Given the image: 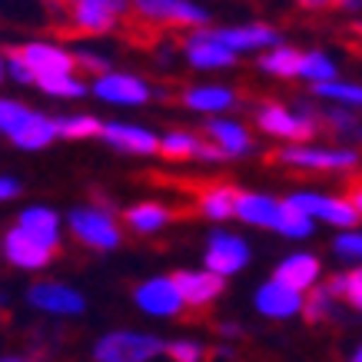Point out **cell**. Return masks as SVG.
Instances as JSON below:
<instances>
[{
  "instance_id": "cell-1",
  "label": "cell",
  "mask_w": 362,
  "mask_h": 362,
  "mask_svg": "<svg viewBox=\"0 0 362 362\" xmlns=\"http://www.w3.org/2000/svg\"><path fill=\"white\" fill-rule=\"evenodd\" d=\"M166 346L153 336H140V332H110L107 339L97 342V359L103 362H143L153 359L156 352H163Z\"/></svg>"
},
{
  "instance_id": "cell-2",
  "label": "cell",
  "mask_w": 362,
  "mask_h": 362,
  "mask_svg": "<svg viewBox=\"0 0 362 362\" xmlns=\"http://www.w3.org/2000/svg\"><path fill=\"white\" fill-rule=\"evenodd\" d=\"M70 230L93 250H113L120 243V230L113 226L110 213H103V209H77L70 216Z\"/></svg>"
},
{
  "instance_id": "cell-3",
  "label": "cell",
  "mask_w": 362,
  "mask_h": 362,
  "mask_svg": "<svg viewBox=\"0 0 362 362\" xmlns=\"http://www.w3.org/2000/svg\"><path fill=\"white\" fill-rule=\"evenodd\" d=\"M133 7L156 21L160 27H189V23H206V11L189 4V0H133Z\"/></svg>"
},
{
  "instance_id": "cell-4",
  "label": "cell",
  "mask_w": 362,
  "mask_h": 362,
  "mask_svg": "<svg viewBox=\"0 0 362 362\" xmlns=\"http://www.w3.org/2000/svg\"><path fill=\"white\" fill-rule=\"evenodd\" d=\"M7 57L21 60L33 70V77H44V74H70L77 66V57H66L64 50L47 44H27V47H13L7 50Z\"/></svg>"
},
{
  "instance_id": "cell-5",
  "label": "cell",
  "mask_w": 362,
  "mask_h": 362,
  "mask_svg": "<svg viewBox=\"0 0 362 362\" xmlns=\"http://www.w3.org/2000/svg\"><path fill=\"white\" fill-rule=\"evenodd\" d=\"M4 250H7V259H11V263L27 266V269H40V266L50 263V252H54V246H47V243H40L37 236H30L23 226H17V230L7 233Z\"/></svg>"
},
{
  "instance_id": "cell-6",
  "label": "cell",
  "mask_w": 362,
  "mask_h": 362,
  "mask_svg": "<svg viewBox=\"0 0 362 362\" xmlns=\"http://www.w3.org/2000/svg\"><path fill=\"white\" fill-rule=\"evenodd\" d=\"M250 259V250H246V243L240 236H226V233H216L213 240H209V250H206V266L213 273L220 276H230L236 269H243Z\"/></svg>"
},
{
  "instance_id": "cell-7",
  "label": "cell",
  "mask_w": 362,
  "mask_h": 362,
  "mask_svg": "<svg viewBox=\"0 0 362 362\" xmlns=\"http://www.w3.org/2000/svg\"><path fill=\"white\" fill-rule=\"evenodd\" d=\"M136 303L153 316H176L180 306H183V296H180L173 279H150V283H143L136 289Z\"/></svg>"
},
{
  "instance_id": "cell-8",
  "label": "cell",
  "mask_w": 362,
  "mask_h": 362,
  "mask_svg": "<svg viewBox=\"0 0 362 362\" xmlns=\"http://www.w3.org/2000/svg\"><path fill=\"white\" fill-rule=\"evenodd\" d=\"M273 160L293 166H309V170H342V166H356V153L349 150H306V146H289Z\"/></svg>"
},
{
  "instance_id": "cell-9",
  "label": "cell",
  "mask_w": 362,
  "mask_h": 362,
  "mask_svg": "<svg viewBox=\"0 0 362 362\" xmlns=\"http://www.w3.org/2000/svg\"><path fill=\"white\" fill-rule=\"evenodd\" d=\"M173 283L187 306H209L223 293V276L213 269L209 273H176Z\"/></svg>"
},
{
  "instance_id": "cell-10",
  "label": "cell",
  "mask_w": 362,
  "mask_h": 362,
  "mask_svg": "<svg viewBox=\"0 0 362 362\" xmlns=\"http://www.w3.org/2000/svg\"><path fill=\"white\" fill-rule=\"evenodd\" d=\"M296 206H303L309 216H322V220L336 223V226H352L356 216H359V209L346 203V199H326V197H313V193H296V197H289Z\"/></svg>"
},
{
  "instance_id": "cell-11",
  "label": "cell",
  "mask_w": 362,
  "mask_h": 362,
  "mask_svg": "<svg viewBox=\"0 0 362 362\" xmlns=\"http://www.w3.org/2000/svg\"><path fill=\"white\" fill-rule=\"evenodd\" d=\"M30 303L37 309H47V313H57V316H74L83 309V299L66 289V286H57V283H37L30 289Z\"/></svg>"
},
{
  "instance_id": "cell-12",
  "label": "cell",
  "mask_w": 362,
  "mask_h": 362,
  "mask_svg": "<svg viewBox=\"0 0 362 362\" xmlns=\"http://www.w3.org/2000/svg\"><path fill=\"white\" fill-rule=\"evenodd\" d=\"M97 97L110 100V103H143L150 97L146 83L136 77H123V74H100L97 80Z\"/></svg>"
},
{
  "instance_id": "cell-13",
  "label": "cell",
  "mask_w": 362,
  "mask_h": 362,
  "mask_svg": "<svg viewBox=\"0 0 362 362\" xmlns=\"http://www.w3.org/2000/svg\"><path fill=\"white\" fill-rule=\"evenodd\" d=\"M256 306H259V313H266V316L283 319V316L299 313L303 299H299V289H293V286H286V283H279V279H273L269 286H263V289H259Z\"/></svg>"
},
{
  "instance_id": "cell-14",
  "label": "cell",
  "mask_w": 362,
  "mask_h": 362,
  "mask_svg": "<svg viewBox=\"0 0 362 362\" xmlns=\"http://www.w3.org/2000/svg\"><path fill=\"white\" fill-rule=\"evenodd\" d=\"M236 50H230L226 44H220L213 33H197L187 44V57L193 66H230L236 60Z\"/></svg>"
},
{
  "instance_id": "cell-15",
  "label": "cell",
  "mask_w": 362,
  "mask_h": 362,
  "mask_svg": "<svg viewBox=\"0 0 362 362\" xmlns=\"http://www.w3.org/2000/svg\"><path fill=\"white\" fill-rule=\"evenodd\" d=\"M103 140H110L113 146H120V150H130V153H156L160 150V143H156L153 133L140 130V127H123V123H107L103 130H100Z\"/></svg>"
},
{
  "instance_id": "cell-16",
  "label": "cell",
  "mask_w": 362,
  "mask_h": 362,
  "mask_svg": "<svg viewBox=\"0 0 362 362\" xmlns=\"http://www.w3.org/2000/svg\"><path fill=\"white\" fill-rule=\"evenodd\" d=\"M279 209H283V203H276L269 197H259V193H240L236 197V216L246 223H256V226H273L276 230Z\"/></svg>"
},
{
  "instance_id": "cell-17",
  "label": "cell",
  "mask_w": 362,
  "mask_h": 362,
  "mask_svg": "<svg viewBox=\"0 0 362 362\" xmlns=\"http://www.w3.org/2000/svg\"><path fill=\"white\" fill-rule=\"evenodd\" d=\"M259 127H263L266 133H276V136H293V140H309L313 130H316L309 120H296L293 113L279 110V107H266V110H259Z\"/></svg>"
},
{
  "instance_id": "cell-18",
  "label": "cell",
  "mask_w": 362,
  "mask_h": 362,
  "mask_svg": "<svg viewBox=\"0 0 362 362\" xmlns=\"http://www.w3.org/2000/svg\"><path fill=\"white\" fill-rule=\"evenodd\" d=\"M213 37L226 44L230 50H252V47H269L279 40L273 27H236V30H213Z\"/></svg>"
},
{
  "instance_id": "cell-19",
  "label": "cell",
  "mask_w": 362,
  "mask_h": 362,
  "mask_svg": "<svg viewBox=\"0 0 362 362\" xmlns=\"http://www.w3.org/2000/svg\"><path fill=\"white\" fill-rule=\"evenodd\" d=\"M319 276V263L313 259V256H289L286 263H279V269H276V279L286 286H293V289H306V286L316 283Z\"/></svg>"
},
{
  "instance_id": "cell-20",
  "label": "cell",
  "mask_w": 362,
  "mask_h": 362,
  "mask_svg": "<svg viewBox=\"0 0 362 362\" xmlns=\"http://www.w3.org/2000/svg\"><path fill=\"white\" fill-rule=\"evenodd\" d=\"M199 197V213H206L209 220H226L236 213V189L233 187H203Z\"/></svg>"
},
{
  "instance_id": "cell-21",
  "label": "cell",
  "mask_w": 362,
  "mask_h": 362,
  "mask_svg": "<svg viewBox=\"0 0 362 362\" xmlns=\"http://www.w3.org/2000/svg\"><path fill=\"white\" fill-rule=\"evenodd\" d=\"M54 133H57L54 120H47L40 113H30V120L13 133V143L23 146V150H40V146H47V143L54 140Z\"/></svg>"
},
{
  "instance_id": "cell-22",
  "label": "cell",
  "mask_w": 362,
  "mask_h": 362,
  "mask_svg": "<svg viewBox=\"0 0 362 362\" xmlns=\"http://www.w3.org/2000/svg\"><path fill=\"white\" fill-rule=\"evenodd\" d=\"M183 103L193 107V110H203V113H216V110H226L233 107V93L226 87H193L183 93Z\"/></svg>"
},
{
  "instance_id": "cell-23",
  "label": "cell",
  "mask_w": 362,
  "mask_h": 362,
  "mask_svg": "<svg viewBox=\"0 0 362 362\" xmlns=\"http://www.w3.org/2000/svg\"><path fill=\"white\" fill-rule=\"evenodd\" d=\"M206 133L213 136V140L220 143L223 150L230 156H240L250 150V136H246V130L243 127H236V123H223V120H213L206 127Z\"/></svg>"
},
{
  "instance_id": "cell-24",
  "label": "cell",
  "mask_w": 362,
  "mask_h": 362,
  "mask_svg": "<svg viewBox=\"0 0 362 362\" xmlns=\"http://www.w3.org/2000/svg\"><path fill=\"white\" fill-rule=\"evenodd\" d=\"M166 220H170V209L160 206V203H140V206L127 209V223H130V230H136V233H153V230H160Z\"/></svg>"
},
{
  "instance_id": "cell-25",
  "label": "cell",
  "mask_w": 362,
  "mask_h": 362,
  "mask_svg": "<svg viewBox=\"0 0 362 362\" xmlns=\"http://www.w3.org/2000/svg\"><path fill=\"white\" fill-rule=\"evenodd\" d=\"M21 226L30 236H37L40 243H47V246H57V216L50 213V209H27L21 216Z\"/></svg>"
},
{
  "instance_id": "cell-26",
  "label": "cell",
  "mask_w": 362,
  "mask_h": 362,
  "mask_svg": "<svg viewBox=\"0 0 362 362\" xmlns=\"http://www.w3.org/2000/svg\"><path fill=\"white\" fill-rule=\"evenodd\" d=\"M276 230L286 233V236H309L313 233V223H309V213L303 206H296L293 199H286L283 209H279V223Z\"/></svg>"
},
{
  "instance_id": "cell-27",
  "label": "cell",
  "mask_w": 362,
  "mask_h": 362,
  "mask_svg": "<svg viewBox=\"0 0 362 362\" xmlns=\"http://www.w3.org/2000/svg\"><path fill=\"white\" fill-rule=\"evenodd\" d=\"M259 64H263V70L276 74V77H293V74L303 70V54H299V50H289V47H279V50H273L269 57H263Z\"/></svg>"
},
{
  "instance_id": "cell-28",
  "label": "cell",
  "mask_w": 362,
  "mask_h": 362,
  "mask_svg": "<svg viewBox=\"0 0 362 362\" xmlns=\"http://www.w3.org/2000/svg\"><path fill=\"white\" fill-rule=\"evenodd\" d=\"M57 133L66 136V140H80V136H97L103 130V123L93 120V117H57L54 120Z\"/></svg>"
},
{
  "instance_id": "cell-29",
  "label": "cell",
  "mask_w": 362,
  "mask_h": 362,
  "mask_svg": "<svg viewBox=\"0 0 362 362\" xmlns=\"http://www.w3.org/2000/svg\"><path fill=\"white\" fill-rule=\"evenodd\" d=\"M37 83L54 97H83V83L74 80L70 74H44V77H37Z\"/></svg>"
},
{
  "instance_id": "cell-30",
  "label": "cell",
  "mask_w": 362,
  "mask_h": 362,
  "mask_svg": "<svg viewBox=\"0 0 362 362\" xmlns=\"http://www.w3.org/2000/svg\"><path fill=\"white\" fill-rule=\"evenodd\" d=\"M197 146H199L197 136H189V133H170L160 143V153L166 160H187V156H197Z\"/></svg>"
},
{
  "instance_id": "cell-31",
  "label": "cell",
  "mask_w": 362,
  "mask_h": 362,
  "mask_svg": "<svg viewBox=\"0 0 362 362\" xmlns=\"http://www.w3.org/2000/svg\"><path fill=\"white\" fill-rule=\"evenodd\" d=\"M30 113L33 110H27V107H21V103H13V100H0V130L13 136L23 123L30 120Z\"/></svg>"
},
{
  "instance_id": "cell-32",
  "label": "cell",
  "mask_w": 362,
  "mask_h": 362,
  "mask_svg": "<svg viewBox=\"0 0 362 362\" xmlns=\"http://www.w3.org/2000/svg\"><path fill=\"white\" fill-rule=\"evenodd\" d=\"M329 293H332V296H346L352 306L362 309V269H356V273H349V276H342V279H332Z\"/></svg>"
},
{
  "instance_id": "cell-33",
  "label": "cell",
  "mask_w": 362,
  "mask_h": 362,
  "mask_svg": "<svg viewBox=\"0 0 362 362\" xmlns=\"http://www.w3.org/2000/svg\"><path fill=\"white\" fill-rule=\"evenodd\" d=\"M316 93H319V97L346 100V103H359V107H362V87H352V83H332V80H319Z\"/></svg>"
},
{
  "instance_id": "cell-34",
  "label": "cell",
  "mask_w": 362,
  "mask_h": 362,
  "mask_svg": "<svg viewBox=\"0 0 362 362\" xmlns=\"http://www.w3.org/2000/svg\"><path fill=\"white\" fill-rule=\"evenodd\" d=\"M303 77L309 80H332L336 77V66H332V60H326L322 54H306L303 57V70H299Z\"/></svg>"
},
{
  "instance_id": "cell-35",
  "label": "cell",
  "mask_w": 362,
  "mask_h": 362,
  "mask_svg": "<svg viewBox=\"0 0 362 362\" xmlns=\"http://www.w3.org/2000/svg\"><path fill=\"white\" fill-rule=\"evenodd\" d=\"M329 296H332V293H329V286H326V289H316V293L306 299V319H309V322H319V319L326 316Z\"/></svg>"
},
{
  "instance_id": "cell-36",
  "label": "cell",
  "mask_w": 362,
  "mask_h": 362,
  "mask_svg": "<svg viewBox=\"0 0 362 362\" xmlns=\"http://www.w3.org/2000/svg\"><path fill=\"white\" fill-rule=\"evenodd\" d=\"M336 252H339V256H352V259H362V233L339 236V240H336Z\"/></svg>"
},
{
  "instance_id": "cell-37",
  "label": "cell",
  "mask_w": 362,
  "mask_h": 362,
  "mask_svg": "<svg viewBox=\"0 0 362 362\" xmlns=\"http://www.w3.org/2000/svg\"><path fill=\"white\" fill-rule=\"evenodd\" d=\"M166 352H170L173 359H180V362L199 359V346H193V342H173V346H166Z\"/></svg>"
},
{
  "instance_id": "cell-38",
  "label": "cell",
  "mask_w": 362,
  "mask_h": 362,
  "mask_svg": "<svg viewBox=\"0 0 362 362\" xmlns=\"http://www.w3.org/2000/svg\"><path fill=\"white\" fill-rule=\"evenodd\" d=\"M77 64L87 66L90 74H107V64H110V60H100V57H93V54H80Z\"/></svg>"
},
{
  "instance_id": "cell-39",
  "label": "cell",
  "mask_w": 362,
  "mask_h": 362,
  "mask_svg": "<svg viewBox=\"0 0 362 362\" xmlns=\"http://www.w3.org/2000/svg\"><path fill=\"white\" fill-rule=\"evenodd\" d=\"M21 193V183L17 180H7V176H0V199H11Z\"/></svg>"
},
{
  "instance_id": "cell-40",
  "label": "cell",
  "mask_w": 362,
  "mask_h": 362,
  "mask_svg": "<svg viewBox=\"0 0 362 362\" xmlns=\"http://www.w3.org/2000/svg\"><path fill=\"white\" fill-rule=\"evenodd\" d=\"M93 4H100V7H107V11H113V13H127V0H93Z\"/></svg>"
},
{
  "instance_id": "cell-41",
  "label": "cell",
  "mask_w": 362,
  "mask_h": 362,
  "mask_svg": "<svg viewBox=\"0 0 362 362\" xmlns=\"http://www.w3.org/2000/svg\"><path fill=\"white\" fill-rule=\"evenodd\" d=\"M349 203H352V206H356V209H359V213H362V187H359V183H356V193H352V199H349Z\"/></svg>"
},
{
  "instance_id": "cell-42",
  "label": "cell",
  "mask_w": 362,
  "mask_h": 362,
  "mask_svg": "<svg viewBox=\"0 0 362 362\" xmlns=\"http://www.w3.org/2000/svg\"><path fill=\"white\" fill-rule=\"evenodd\" d=\"M303 7H322V4H329V0H299Z\"/></svg>"
},
{
  "instance_id": "cell-43",
  "label": "cell",
  "mask_w": 362,
  "mask_h": 362,
  "mask_svg": "<svg viewBox=\"0 0 362 362\" xmlns=\"http://www.w3.org/2000/svg\"><path fill=\"white\" fill-rule=\"evenodd\" d=\"M332 4H339V7H346V4H349V0H332Z\"/></svg>"
},
{
  "instance_id": "cell-44",
  "label": "cell",
  "mask_w": 362,
  "mask_h": 362,
  "mask_svg": "<svg viewBox=\"0 0 362 362\" xmlns=\"http://www.w3.org/2000/svg\"><path fill=\"white\" fill-rule=\"evenodd\" d=\"M356 359H359V362H362V349H359V352H356Z\"/></svg>"
},
{
  "instance_id": "cell-45",
  "label": "cell",
  "mask_w": 362,
  "mask_h": 362,
  "mask_svg": "<svg viewBox=\"0 0 362 362\" xmlns=\"http://www.w3.org/2000/svg\"><path fill=\"white\" fill-rule=\"evenodd\" d=\"M0 74H4V66H0Z\"/></svg>"
}]
</instances>
